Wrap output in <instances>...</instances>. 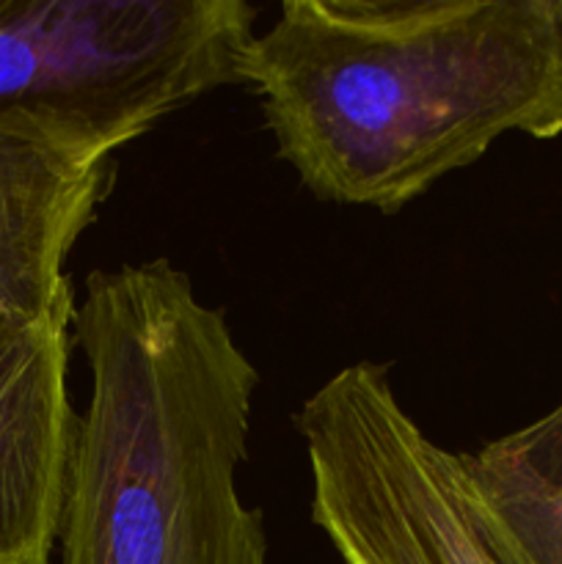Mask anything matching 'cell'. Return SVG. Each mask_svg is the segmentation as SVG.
Segmentation results:
<instances>
[{
    "label": "cell",
    "instance_id": "7a4b0ae2",
    "mask_svg": "<svg viewBox=\"0 0 562 564\" xmlns=\"http://www.w3.org/2000/svg\"><path fill=\"white\" fill-rule=\"evenodd\" d=\"M80 413L58 564H268L240 496L262 375L169 259L94 270L72 319Z\"/></svg>",
    "mask_w": 562,
    "mask_h": 564
},
{
    "label": "cell",
    "instance_id": "52a82bcc",
    "mask_svg": "<svg viewBox=\"0 0 562 564\" xmlns=\"http://www.w3.org/2000/svg\"><path fill=\"white\" fill-rule=\"evenodd\" d=\"M457 463L501 562L562 564V402Z\"/></svg>",
    "mask_w": 562,
    "mask_h": 564
},
{
    "label": "cell",
    "instance_id": "8992f818",
    "mask_svg": "<svg viewBox=\"0 0 562 564\" xmlns=\"http://www.w3.org/2000/svg\"><path fill=\"white\" fill-rule=\"evenodd\" d=\"M72 319L0 312V564H53L80 413L69 397Z\"/></svg>",
    "mask_w": 562,
    "mask_h": 564
},
{
    "label": "cell",
    "instance_id": "277c9868",
    "mask_svg": "<svg viewBox=\"0 0 562 564\" xmlns=\"http://www.w3.org/2000/svg\"><path fill=\"white\" fill-rule=\"evenodd\" d=\"M309 518L342 564H505L463 485L457 452L402 408L391 367L356 361L295 411Z\"/></svg>",
    "mask_w": 562,
    "mask_h": 564
},
{
    "label": "cell",
    "instance_id": "5b68a950",
    "mask_svg": "<svg viewBox=\"0 0 562 564\" xmlns=\"http://www.w3.org/2000/svg\"><path fill=\"white\" fill-rule=\"evenodd\" d=\"M114 180L116 154L91 138L47 116H0V312H75L66 262Z\"/></svg>",
    "mask_w": 562,
    "mask_h": 564
},
{
    "label": "cell",
    "instance_id": "3957f363",
    "mask_svg": "<svg viewBox=\"0 0 562 564\" xmlns=\"http://www.w3.org/2000/svg\"><path fill=\"white\" fill-rule=\"evenodd\" d=\"M248 0H0V116L36 113L119 152L240 86Z\"/></svg>",
    "mask_w": 562,
    "mask_h": 564
},
{
    "label": "cell",
    "instance_id": "6da1fadb",
    "mask_svg": "<svg viewBox=\"0 0 562 564\" xmlns=\"http://www.w3.org/2000/svg\"><path fill=\"white\" fill-rule=\"evenodd\" d=\"M240 86L317 202L395 215L501 135H562V0H284Z\"/></svg>",
    "mask_w": 562,
    "mask_h": 564
}]
</instances>
